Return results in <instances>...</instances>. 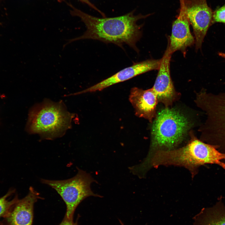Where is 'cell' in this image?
Here are the masks:
<instances>
[{"mask_svg":"<svg viewBox=\"0 0 225 225\" xmlns=\"http://www.w3.org/2000/svg\"><path fill=\"white\" fill-rule=\"evenodd\" d=\"M72 10L71 14L80 18L85 24L87 30L82 35L68 40L63 46L72 42L85 39L98 40L106 43L114 44L123 49L128 45L137 52L139 50L136 43L142 36V25L137 22L150 14L135 15L133 12L120 16L99 18L86 13L70 5Z\"/></svg>","mask_w":225,"mask_h":225,"instance_id":"obj_1","label":"cell"},{"mask_svg":"<svg viewBox=\"0 0 225 225\" xmlns=\"http://www.w3.org/2000/svg\"><path fill=\"white\" fill-rule=\"evenodd\" d=\"M222 160H225V153L192 136L187 144L182 148L155 152L148 159L147 165L149 169L161 165L183 167L189 170L193 177L200 166L217 164Z\"/></svg>","mask_w":225,"mask_h":225,"instance_id":"obj_2","label":"cell"},{"mask_svg":"<svg viewBox=\"0 0 225 225\" xmlns=\"http://www.w3.org/2000/svg\"><path fill=\"white\" fill-rule=\"evenodd\" d=\"M73 116L62 102L46 100L30 110L26 129L42 138L52 139L62 136L70 128Z\"/></svg>","mask_w":225,"mask_h":225,"instance_id":"obj_3","label":"cell"},{"mask_svg":"<svg viewBox=\"0 0 225 225\" xmlns=\"http://www.w3.org/2000/svg\"><path fill=\"white\" fill-rule=\"evenodd\" d=\"M191 126L179 110L168 107L160 110L152 123L150 148L146 157L158 151L174 149L185 139Z\"/></svg>","mask_w":225,"mask_h":225,"instance_id":"obj_4","label":"cell"},{"mask_svg":"<svg viewBox=\"0 0 225 225\" xmlns=\"http://www.w3.org/2000/svg\"><path fill=\"white\" fill-rule=\"evenodd\" d=\"M77 174L73 178L64 180H53L41 179V182L55 190L66 206L65 216L73 219L75 210L80 203L90 196L101 197L92 190L91 185L96 180L89 173L78 168Z\"/></svg>","mask_w":225,"mask_h":225,"instance_id":"obj_5","label":"cell"},{"mask_svg":"<svg viewBox=\"0 0 225 225\" xmlns=\"http://www.w3.org/2000/svg\"><path fill=\"white\" fill-rule=\"evenodd\" d=\"M182 4L194 35L196 50L201 48L208 28L213 23V12L206 0H183Z\"/></svg>","mask_w":225,"mask_h":225,"instance_id":"obj_6","label":"cell"},{"mask_svg":"<svg viewBox=\"0 0 225 225\" xmlns=\"http://www.w3.org/2000/svg\"><path fill=\"white\" fill-rule=\"evenodd\" d=\"M160 59H149L135 62L101 82L79 92V94L100 91L115 84L132 78L147 72L158 70L160 64Z\"/></svg>","mask_w":225,"mask_h":225,"instance_id":"obj_7","label":"cell"},{"mask_svg":"<svg viewBox=\"0 0 225 225\" xmlns=\"http://www.w3.org/2000/svg\"><path fill=\"white\" fill-rule=\"evenodd\" d=\"M172 54L168 45L161 59L157 76L152 88L158 102H162L166 107L172 104L176 96L170 75V62Z\"/></svg>","mask_w":225,"mask_h":225,"instance_id":"obj_8","label":"cell"},{"mask_svg":"<svg viewBox=\"0 0 225 225\" xmlns=\"http://www.w3.org/2000/svg\"><path fill=\"white\" fill-rule=\"evenodd\" d=\"M39 195L30 187L28 194L12 207L1 222L2 225H32L34 205L38 199H42Z\"/></svg>","mask_w":225,"mask_h":225,"instance_id":"obj_9","label":"cell"},{"mask_svg":"<svg viewBox=\"0 0 225 225\" xmlns=\"http://www.w3.org/2000/svg\"><path fill=\"white\" fill-rule=\"evenodd\" d=\"M189 25L183 6L180 3L179 14L172 23L171 34L168 44L172 54L180 51L185 55L187 48L195 43V39L191 32Z\"/></svg>","mask_w":225,"mask_h":225,"instance_id":"obj_10","label":"cell"},{"mask_svg":"<svg viewBox=\"0 0 225 225\" xmlns=\"http://www.w3.org/2000/svg\"><path fill=\"white\" fill-rule=\"evenodd\" d=\"M129 100L134 108L135 115L152 122L156 116L158 100L152 88L143 90L137 87L131 88Z\"/></svg>","mask_w":225,"mask_h":225,"instance_id":"obj_11","label":"cell"},{"mask_svg":"<svg viewBox=\"0 0 225 225\" xmlns=\"http://www.w3.org/2000/svg\"><path fill=\"white\" fill-rule=\"evenodd\" d=\"M193 219L192 225H225V205L222 198L212 206L202 208Z\"/></svg>","mask_w":225,"mask_h":225,"instance_id":"obj_12","label":"cell"},{"mask_svg":"<svg viewBox=\"0 0 225 225\" xmlns=\"http://www.w3.org/2000/svg\"><path fill=\"white\" fill-rule=\"evenodd\" d=\"M15 192L14 189H11L4 196L0 198V218H5L13 206L19 200L17 195L10 201L8 199ZM0 225H2L1 222H0Z\"/></svg>","mask_w":225,"mask_h":225,"instance_id":"obj_13","label":"cell"},{"mask_svg":"<svg viewBox=\"0 0 225 225\" xmlns=\"http://www.w3.org/2000/svg\"><path fill=\"white\" fill-rule=\"evenodd\" d=\"M216 22L225 23V5L213 12V23Z\"/></svg>","mask_w":225,"mask_h":225,"instance_id":"obj_14","label":"cell"},{"mask_svg":"<svg viewBox=\"0 0 225 225\" xmlns=\"http://www.w3.org/2000/svg\"><path fill=\"white\" fill-rule=\"evenodd\" d=\"M59 1H61L63 0H58ZM81 2L84 3L88 5L89 6L91 7L93 9L97 11L99 13H100L102 16H104L105 15L100 10L98 9L93 4H92V3H91L89 1V0H79Z\"/></svg>","mask_w":225,"mask_h":225,"instance_id":"obj_15","label":"cell"},{"mask_svg":"<svg viewBox=\"0 0 225 225\" xmlns=\"http://www.w3.org/2000/svg\"><path fill=\"white\" fill-rule=\"evenodd\" d=\"M59 225H77V222H73V219H69L65 216Z\"/></svg>","mask_w":225,"mask_h":225,"instance_id":"obj_16","label":"cell"},{"mask_svg":"<svg viewBox=\"0 0 225 225\" xmlns=\"http://www.w3.org/2000/svg\"><path fill=\"white\" fill-rule=\"evenodd\" d=\"M217 165L219 166L220 167H221V168H222L223 169H224L225 170V163L222 162V161H219L217 164Z\"/></svg>","mask_w":225,"mask_h":225,"instance_id":"obj_17","label":"cell"},{"mask_svg":"<svg viewBox=\"0 0 225 225\" xmlns=\"http://www.w3.org/2000/svg\"><path fill=\"white\" fill-rule=\"evenodd\" d=\"M218 55L220 57L225 59V53L219 52L218 53Z\"/></svg>","mask_w":225,"mask_h":225,"instance_id":"obj_18","label":"cell"},{"mask_svg":"<svg viewBox=\"0 0 225 225\" xmlns=\"http://www.w3.org/2000/svg\"><path fill=\"white\" fill-rule=\"evenodd\" d=\"M120 223L121 224V225H124L122 223V222L121 221H120Z\"/></svg>","mask_w":225,"mask_h":225,"instance_id":"obj_19","label":"cell"},{"mask_svg":"<svg viewBox=\"0 0 225 225\" xmlns=\"http://www.w3.org/2000/svg\"></svg>","mask_w":225,"mask_h":225,"instance_id":"obj_20","label":"cell"}]
</instances>
